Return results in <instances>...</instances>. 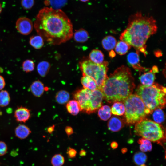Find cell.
I'll return each mask as SVG.
<instances>
[{
	"label": "cell",
	"mask_w": 166,
	"mask_h": 166,
	"mask_svg": "<svg viewBox=\"0 0 166 166\" xmlns=\"http://www.w3.org/2000/svg\"><path fill=\"white\" fill-rule=\"evenodd\" d=\"M131 47L126 42L121 41L117 43L115 48V50L119 54L123 55L127 52Z\"/></svg>",
	"instance_id": "4316f807"
},
{
	"label": "cell",
	"mask_w": 166,
	"mask_h": 166,
	"mask_svg": "<svg viewBox=\"0 0 166 166\" xmlns=\"http://www.w3.org/2000/svg\"><path fill=\"white\" fill-rule=\"evenodd\" d=\"M50 67V65L47 61H43L38 63L37 66V70L39 75L44 77L48 73Z\"/></svg>",
	"instance_id": "d4e9b609"
},
{
	"label": "cell",
	"mask_w": 166,
	"mask_h": 166,
	"mask_svg": "<svg viewBox=\"0 0 166 166\" xmlns=\"http://www.w3.org/2000/svg\"><path fill=\"white\" fill-rule=\"evenodd\" d=\"M89 57L90 61L96 64H101L104 61V54L98 49L92 50L89 53Z\"/></svg>",
	"instance_id": "d6986e66"
},
{
	"label": "cell",
	"mask_w": 166,
	"mask_h": 166,
	"mask_svg": "<svg viewBox=\"0 0 166 166\" xmlns=\"http://www.w3.org/2000/svg\"><path fill=\"white\" fill-rule=\"evenodd\" d=\"M157 30L156 21L152 17L144 16L138 12L130 16L127 26L121 34L120 39L145 56L148 53L146 42Z\"/></svg>",
	"instance_id": "7a4b0ae2"
},
{
	"label": "cell",
	"mask_w": 166,
	"mask_h": 166,
	"mask_svg": "<svg viewBox=\"0 0 166 166\" xmlns=\"http://www.w3.org/2000/svg\"><path fill=\"white\" fill-rule=\"evenodd\" d=\"M117 144L116 142H113L111 144V146L112 148H116L117 146Z\"/></svg>",
	"instance_id": "b9f144b4"
},
{
	"label": "cell",
	"mask_w": 166,
	"mask_h": 166,
	"mask_svg": "<svg viewBox=\"0 0 166 166\" xmlns=\"http://www.w3.org/2000/svg\"><path fill=\"white\" fill-rule=\"evenodd\" d=\"M34 3V0H21V4L24 9H30Z\"/></svg>",
	"instance_id": "e575fe53"
},
{
	"label": "cell",
	"mask_w": 166,
	"mask_h": 166,
	"mask_svg": "<svg viewBox=\"0 0 166 166\" xmlns=\"http://www.w3.org/2000/svg\"><path fill=\"white\" fill-rule=\"evenodd\" d=\"M81 81L84 89L91 91H93L97 89L95 81L89 76L83 75L82 77L81 78Z\"/></svg>",
	"instance_id": "2e32d148"
},
{
	"label": "cell",
	"mask_w": 166,
	"mask_h": 166,
	"mask_svg": "<svg viewBox=\"0 0 166 166\" xmlns=\"http://www.w3.org/2000/svg\"><path fill=\"white\" fill-rule=\"evenodd\" d=\"M108 63L104 61L102 63L97 64L89 60L83 61L80 63V69L83 75L92 78L95 81L97 89H100L104 82L108 77Z\"/></svg>",
	"instance_id": "52a82bcc"
},
{
	"label": "cell",
	"mask_w": 166,
	"mask_h": 166,
	"mask_svg": "<svg viewBox=\"0 0 166 166\" xmlns=\"http://www.w3.org/2000/svg\"><path fill=\"white\" fill-rule=\"evenodd\" d=\"M66 153L69 157L73 158L75 157L77 152L75 149L69 147L67 149Z\"/></svg>",
	"instance_id": "d590c367"
},
{
	"label": "cell",
	"mask_w": 166,
	"mask_h": 166,
	"mask_svg": "<svg viewBox=\"0 0 166 166\" xmlns=\"http://www.w3.org/2000/svg\"><path fill=\"white\" fill-rule=\"evenodd\" d=\"M124 102L125 109V117L128 124H136L145 119L147 115L152 113L136 94H131Z\"/></svg>",
	"instance_id": "8992f818"
},
{
	"label": "cell",
	"mask_w": 166,
	"mask_h": 166,
	"mask_svg": "<svg viewBox=\"0 0 166 166\" xmlns=\"http://www.w3.org/2000/svg\"><path fill=\"white\" fill-rule=\"evenodd\" d=\"M111 109V113L113 114L118 116L123 115L125 111L124 104L121 102H114Z\"/></svg>",
	"instance_id": "484cf974"
},
{
	"label": "cell",
	"mask_w": 166,
	"mask_h": 166,
	"mask_svg": "<svg viewBox=\"0 0 166 166\" xmlns=\"http://www.w3.org/2000/svg\"><path fill=\"white\" fill-rule=\"evenodd\" d=\"M123 126V121L120 118L118 117H113L108 123V127L109 130L114 132L119 131Z\"/></svg>",
	"instance_id": "5bb4252c"
},
{
	"label": "cell",
	"mask_w": 166,
	"mask_h": 166,
	"mask_svg": "<svg viewBox=\"0 0 166 166\" xmlns=\"http://www.w3.org/2000/svg\"><path fill=\"white\" fill-rule=\"evenodd\" d=\"M6 83L4 77L0 75V90H2L5 87Z\"/></svg>",
	"instance_id": "74e56055"
},
{
	"label": "cell",
	"mask_w": 166,
	"mask_h": 166,
	"mask_svg": "<svg viewBox=\"0 0 166 166\" xmlns=\"http://www.w3.org/2000/svg\"><path fill=\"white\" fill-rule=\"evenodd\" d=\"M155 73L152 69L146 73H144L139 77L141 85L149 86L154 83L155 78Z\"/></svg>",
	"instance_id": "9a60e30c"
},
{
	"label": "cell",
	"mask_w": 166,
	"mask_h": 166,
	"mask_svg": "<svg viewBox=\"0 0 166 166\" xmlns=\"http://www.w3.org/2000/svg\"><path fill=\"white\" fill-rule=\"evenodd\" d=\"M139 53H131L128 56L127 59L129 63L135 69L144 72L148 69L142 67L139 63Z\"/></svg>",
	"instance_id": "7c38bea8"
},
{
	"label": "cell",
	"mask_w": 166,
	"mask_h": 166,
	"mask_svg": "<svg viewBox=\"0 0 166 166\" xmlns=\"http://www.w3.org/2000/svg\"><path fill=\"white\" fill-rule=\"evenodd\" d=\"M30 89L34 96L39 97L43 95L45 89L42 82L39 80H37L32 83Z\"/></svg>",
	"instance_id": "4fadbf2b"
},
{
	"label": "cell",
	"mask_w": 166,
	"mask_h": 166,
	"mask_svg": "<svg viewBox=\"0 0 166 166\" xmlns=\"http://www.w3.org/2000/svg\"><path fill=\"white\" fill-rule=\"evenodd\" d=\"M103 99V94L100 89H97L92 91L90 102L91 113L96 112L101 106Z\"/></svg>",
	"instance_id": "30bf717a"
},
{
	"label": "cell",
	"mask_w": 166,
	"mask_h": 166,
	"mask_svg": "<svg viewBox=\"0 0 166 166\" xmlns=\"http://www.w3.org/2000/svg\"><path fill=\"white\" fill-rule=\"evenodd\" d=\"M136 93L152 113L157 109H162L165 106L166 88L157 83L149 86L140 85Z\"/></svg>",
	"instance_id": "277c9868"
},
{
	"label": "cell",
	"mask_w": 166,
	"mask_h": 166,
	"mask_svg": "<svg viewBox=\"0 0 166 166\" xmlns=\"http://www.w3.org/2000/svg\"><path fill=\"white\" fill-rule=\"evenodd\" d=\"M65 130L66 133L68 136L71 135L73 132L72 128L70 126L66 127Z\"/></svg>",
	"instance_id": "f35d334b"
},
{
	"label": "cell",
	"mask_w": 166,
	"mask_h": 166,
	"mask_svg": "<svg viewBox=\"0 0 166 166\" xmlns=\"http://www.w3.org/2000/svg\"><path fill=\"white\" fill-rule=\"evenodd\" d=\"M2 6L1 5V3H0V14L1 13V12L2 11Z\"/></svg>",
	"instance_id": "7bdbcfd3"
},
{
	"label": "cell",
	"mask_w": 166,
	"mask_h": 166,
	"mask_svg": "<svg viewBox=\"0 0 166 166\" xmlns=\"http://www.w3.org/2000/svg\"><path fill=\"white\" fill-rule=\"evenodd\" d=\"M10 100V97L8 92L5 90L0 91V106L4 107L7 106Z\"/></svg>",
	"instance_id": "f1b7e54d"
},
{
	"label": "cell",
	"mask_w": 166,
	"mask_h": 166,
	"mask_svg": "<svg viewBox=\"0 0 166 166\" xmlns=\"http://www.w3.org/2000/svg\"><path fill=\"white\" fill-rule=\"evenodd\" d=\"M138 143L140 144V149L142 152L151 151L152 148L151 141L142 138L139 139Z\"/></svg>",
	"instance_id": "83f0119b"
},
{
	"label": "cell",
	"mask_w": 166,
	"mask_h": 166,
	"mask_svg": "<svg viewBox=\"0 0 166 166\" xmlns=\"http://www.w3.org/2000/svg\"><path fill=\"white\" fill-rule=\"evenodd\" d=\"M134 132L137 136L161 145L165 141V132L164 127L146 118L136 124Z\"/></svg>",
	"instance_id": "5b68a950"
},
{
	"label": "cell",
	"mask_w": 166,
	"mask_h": 166,
	"mask_svg": "<svg viewBox=\"0 0 166 166\" xmlns=\"http://www.w3.org/2000/svg\"><path fill=\"white\" fill-rule=\"evenodd\" d=\"M79 155L81 157H84L86 154V151L84 149L81 150L79 152Z\"/></svg>",
	"instance_id": "ab89813d"
},
{
	"label": "cell",
	"mask_w": 166,
	"mask_h": 166,
	"mask_svg": "<svg viewBox=\"0 0 166 166\" xmlns=\"http://www.w3.org/2000/svg\"><path fill=\"white\" fill-rule=\"evenodd\" d=\"M147 159V156L143 152H137L135 154L134 156V162L139 166L144 164Z\"/></svg>",
	"instance_id": "4dcf8cb0"
},
{
	"label": "cell",
	"mask_w": 166,
	"mask_h": 166,
	"mask_svg": "<svg viewBox=\"0 0 166 166\" xmlns=\"http://www.w3.org/2000/svg\"><path fill=\"white\" fill-rule=\"evenodd\" d=\"M98 115L101 120L104 121L108 120L111 116V108L107 105L101 106L98 109Z\"/></svg>",
	"instance_id": "7402d4cb"
},
{
	"label": "cell",
	"mask_w": 166,
	"mask_h": 166,
	"mask_svg": "<svg viewBox=\"0 0 166 166\" xmlns=\"http://www.w3.org/2000/svg\"><path fill=\"white\" fill-rule=\"evenodd\" d=\"M92 91L83 88L77 90L74 94V98L78 103L81 111L89 114L90 112V102Z\"/></svg>",
	"instance_id": "ba28073f"
},
{
	"label": "cell",
	"mask_w": 166,
	"mask_h": 166,
	"mask_svg": "<svg viewBox=\"0 0 166 166\" xmlns=\"http://www.w3.org/2000/svg\"><path fill=\"white\" fill-rule=\"evenodd\" d=\"M16 28L22 35H27L32 31L34 24L30 19L26 17L18 18L16 22Z\"/></svg>",
	"instance_id": "9c48e42d"
},
{
	"label": "cell",
	"mask_w": 166,
	"mask_h": 166,
	"mask_svg": "<svg viewBox=\"0 0 166 166\" xmlns=\"http://www.w3.org/2000/svg\"><path fill=\"white\" fill-rule=\"evenodd\" d=\"M2 114H1V112L0 111V115H1Z\"/></svg>",
	"instance_id": "bcb514c9"
},
{
	"label": "cell",
	"mask_w": 166,
	"mask_h": 166,
	"mask_svg": "<svg viewBox=\"0 0 166 166\" xmlns=\"http://www.w3.org/2000/svg\"><path fill=\"white\" fill-rule=\"evenodd\" d=\"M51 162L53 166H62L64 163L65 159L61 154H56L52 158Z\"/></svg>",
	"instance_id": "1f68e13d"
},
{
	"label": "cell",
	"mask_w": 166,
	"mask_h": 166,
	"mask_svg": "<svg viewBox=\"0 0 166 166\" xmlns=\"http://www.w3.org/2000/svg\"><path fill=\"white\" fill-rule=\"evenodd\" d=\"M73 36L74 40L79 43L86 42L88 40L89 36L88 32L83 28L76 31L73 34Z\"/></svg>",
	"instance_id": "ac0fdd59"
},
{
	"label": "cell",
	"mask_w": 166,
	"mask_h": 166,
	"mask_svg": "<svg viewBox=\"0 0 166 166\" xmlns=\"http://www.w3.org/2000/svg\"><path fill=\"white\" fill-rule=\"evenodd\" d=\"M81 1L83 2H86L88 1L89 0H80Z\"/></svg>",
	"instance_id": "ee69618b"
},
{
	"label": "cell",
	"mask_w": 166,
	"mask_h": 166,
	"mask_svg": "<svg viewBox=\"0 0 166 166\" xmlns=\"http://www.w3.org/2000/svg\"><path fill=\"white\" fill-rule=\"evenodd\" d=\"M7 148L6 144L2 141H0V156H2L6 152Z\"/></svg>",
	"instance_id": "8d00e7d4"
},
{
	"label": "cell",
	"mask_w": 166,
	"mask_h": 166,
	"mask_svg": "<svg viewBox=\"0 0 166 166\" xmlns=\"http://www.w3.org/2000/svg\"><path fill=\"white\" fill-rule=\"evenodd\" d=\"M135 86L130 69L123 65L108 77L101 90L108 102H124L132 94Z\"/></svg>",
	"instance_id": "3957f363"
},
{
	"label": "cell",
	"mask_w": 166,
	"mask_h": 166,
	"mask_svg": "<svg viewBox=\"0 0 166 166\" xmlns=\"http://www.w3.org/2000/svg\"><path fill=\"white\" fill-rule=\"evenodd\" d=\"M54 125L49 127L47 129L48 132L50 134L52 133L54 130Z\"/></svg>",
	"instance_id": "60d3db41"
},
{
	"label": "cell",
	"mask_w": 166,
	"mask_h": 166,
	"mask_svg": "<svg viewBox=\"0 0 166 166\" xmlns=\"http://www.w3.org/2000/svg\"><path fill=\"white\" fill-rule=\"evenodd\" d=\"M66 1V0H49L51 5L53 8L56 9H58V8L65 5Z\"/></svg>",
	"instance_id": "836d02e7"
},
{
	"label": "cell",
	"mask_w": 166,
	"mask_h": 166,
	"mask_svg": "<svg viewBox=\"0 0 166 166\" xmlns=\"http://www.w3.org/2000/svg\"><path fill=\"white\" fill-rule=\"evenodd\" d=\"M66 108L68 112L73 115H76L81 111L78 102L75 100L69 101L66 104Z\"/></svg>",
	"instance_id": "44dd1931"
},
{
	"label": "cell",
	"mask_w": 166,
	"mask_h": 166,
	"mask_svg": "<svg viewBox=\"0 0 166 166\" xmlns=\"http://www.w3.org/2000/svg\"><path fill=\"white\" fill-rule=\"evenodd\" d=\"M34 27L38 34L50 44L59 45L73 37L72 23L60 9L45 7L37 15Z\"/></svg>",
	"instance_id": "6da1fadb"
},
{
	"label": "cell",
	"mask_w": 166,
	"mask_h": 166,
	"mask_svg": "<svg viewBox=\"0 0 166 166\" xmlns=\"http://www.w3.org/2000/svg\"><path fill=\"white\" fill-rule=\"evenodd\" d=\"M30 129L26 125L20 124L17 126L15 130L16 136L20 139L26 138L30 133Z\"/></svg>",
	"instance_id": "e0dca14e"
},
{
	"label": "cell",
	"mask_w": 166,
	"mask_h": 166,
	"mask_svg": "<svg viewBox=\"0 0 166 166\" xmlns=\"http://www.w3.org/2000/svg\"><path fill=\"white\" fill-rule=\"evenodd\" d=\"M140 166H147L145 165V164H143L142 165H141Z\"/></svg>",
	"instance_id": "f6af8a7d"
},
{
	"label": "cell",
	"mask_w": 166,
	"mask_h": 166,
	"mask_svg": "<svg viewBox=\"0 0 166 166\" xmlns=\"http://www.w3.org/2000/svg\"><path fill=\"white\" fill-rule=\"evenodd\" d=\"M117 43L116 39L112 36H106L102 41L103 47L107 50L113 49L115 48Z\"/></svg>",
	"instance_id": "ffe728a7"
},
{
	"label": "cell",
	"mask_w": 166,
	"mask_h": 166,
	"mask_svg": "<svg viewBox=\"0 0 166 166\" xmlns=\"http://www.w3.org/2000/svg\"><path fill=\"white\" fill-rule=\"evenodd\" d=\"M35 64L33 61L27 59L24 61L22 64V69L26 73L32 72L34 70Z\"/></svg>",
	"instance_id": "d6a6232c"
},
{
	"label": "cell",
	"mask_w": 166,
	"mask_h": 166,
	"mask_svg": "<svg viewBox=\"0 0 166 166\" xmlns=\"http://www.w3.org/2000/svg\"><path fill=\"white\" fill-rule=\"evenodd\" d=\"M44 40L43 38L38 35L32 36L30 38L29 43L34 49H39L43 46Z\"/></svg>",
	"instance_id": "cb8c5ba5"
},
{
	"label": "cell",
	"mask_w": 166,
	"mask_h": 166,
	"mask_svg": "<svg viewBox=\"0 0 166 166\" xmlns=\"http://www.w3.org/2000/svg\"><path fill=\"white\" fill-rule=\"evenodd\" d=\"M152 116L155 122L159 124L163 122L165 119L164 112L162 109L160 108L154 110Z\"/></svg>",
	"instance_id": "f546056e"
},
{
	"label": "cell",
	"mask_w": 166,
	"mask_h": 166,
	"mask_svg": "<svg viewBox=\"0 0 166 166\" xmlns=\"http://www.w3.org/2000/svg\"><path fill=\"white\" fill-rule=\"evenodd\" d=\"M70 98L68 92L65 90H61L57 93L55 96L56 101L59 104H64L67 103Z\"/></svg>",
	"instance_id": "603a6c76"
},
{
	"label": "cell",
	"mask_w": 166,
	"mask_h": 166,
	"mask_svg": "<svg viewBox=\"0 0 166 166\" xmlns=\"http://www.w3.org/2000/svg\"><path fill=\"white\" fill-rule=\"evenodd\" d=\"M30 111L27 108L20 106L18 107L14 112V117L18 122L25 123L30 117Z\"/></svg>",
	"instance_id": "8fae6325"
}]
</instances>
